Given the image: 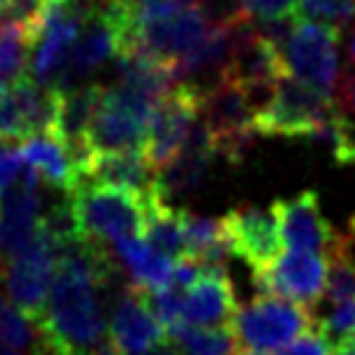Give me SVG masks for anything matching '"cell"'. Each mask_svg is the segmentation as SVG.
Returning a JSON list of instances; mask_svg holds the SVG:
<instances>
[{
    "label": "cell",
    "mask_w": 355,
    "mask_h": 355,
    "mask_svg": "<svg viewBox=\"0 0 355 355\" xmlns=\"http://www.w3.org/2000/svg\"><path fill=\"white\" fill-rule=\"evenodd\" d=\"M110 269L102 245L81 238L63 245L55 282L37 319L50 355H100L107 345L102 290Z\"/></svg>",
    "instance_id": "1"
},
{
    "label": "cell",
    "mask_w": 355,
    "mask_h": 355,
    "mask_svg": "<svg viewBox=\"0 0 355 355\" xmlns=\"http://www.w3.org/2000/svg\"><path fill=\"white\" fill-rule=\"evenodd\" d=\"M152 199L115 186L81 180L78 189L68 193V209L78 238L102 245L131 235H144L146 211Z\"/></svg>",
    "instance_id": "2"
},
{
    "label": "cell",
    "mask_w": 355,
    "mask_h": 355,
    "mask_svg": "<svg viewBox=\"0 0 355 355\" xmlns=\"http://www.w3.org/2000/svg\"><path fill=\"white\" fill-rule=\"evenodd\" d=\"M251 92L230 73L214 76L201 84V118L209 125L217 157L243 165L256 139V110Z\"/></svg>",
    "instance_id": "3"
},
{
    "label": "cell",
    "mask_w": 355,
    "mask_h": 355,
    "mask_svg": "<svg viewBox=\"0 0 355 355\" xmlns=\"http://www.w3.org/2000/svg\"><path fill=\"white\" fill-rule=\"evenodd\" d=\"M66 243L68 241H63V235L47 222V217H42L40 230L21 251H16L8 259V266L3 272V285L8 298L21 311H26L34 322L44 311Z\"/></svg>",
    "instance_id": "4"
},
{
    "label": "cell",
    "mask_w": 355,
    "mask_h": 355,
    "mask_svg": "<svg viewBox=\"0 0 355 355\" xmlns=\"http://www.w3.org/2000/svg\"><path fill=\"white\" fill-rule=\"evenodd\" d=\"M337 112L340 107L334 97L285 73L256 110V131L264 136L306 139L319 123L329 121Z\"/></svg>",
    "instance_id": "5"
},
{
    "label": "cell",
    "mask_w": 355,
    "mask_h": 355,
    "mask_svg": "<svg viewBox=\"0 0 355 355\" xmlns=\"http://www.w3.org/2000/svg\"><path fill=\"white\" fill-rule=\"evenodd\" d=\"M313 324L316 319L311 316L309 306L259 293L248 306H241L235 311L230 332L238 340L241 350L272 353V350H282L285 345L298 340Z\"/></svg>",
    "instance_id": "6"
},
{
    "label": "cell",
    "mask_w": 355,
    "mask_h": 355,
    "mask_svg": "<svg viewBox=\"0 0 355 355\" xmlns=\"http://www.w3.org/2000/svg\"><path fill=\"white\" fill-rule=\"evenodd\" d=\"M159 102L149 100L141 92L115 84L105 87L102 102L89 128V152H125L144 149L149 123Z\"/></svg>",
    "instance_id": "7"
},
{
    "label": "cell",
    "mask_w": 355,
    "mask_h": 355,
    "mask_svg": "<svg viewBox=\"0 0 355 355\" xmlns=\"http://www.w3.org/2000/svg\"><path fill=\"white\" fill-rule=\"evenodd\" d=\"M211 26L214 21L199 0L170 16H136L128 47H136L146 55L175 66L209 37Z\"/></svg>",
    "instance_id": "8"
},
{
    "label": "cell",
    "mask_w": 355,
    "mask_h": 355,
    "mask_svg": "<svg viewBox=\"0 0 355 355\" xmlns=\"http://www.w3.org/2000/svg\"><path fill=\"white\" fill-rule=\"evenodd\" d=\"M290 76L334 97L340 87V29L319 21H298L295 34L282 50Z\"/></svg>",
    "instance_id": "9"
},
{
    "label": "cell",
    "mask_w": 355,
    "mask_h": 355,
    "mask_svg": "<svg viewBox=\"0 0 355 355\" xmlns=\"http://www.w3.org/2000/svg\"><path fill=\"white\" fill-rule=\"evenodd\" d=\"M329 275V259L319 251H288L279 254L275 264L254 272V285L264 295L295 300L313 309L324 298Z\"/></svg>",
    "instance_id": "10"
},
{
    "label": "cell",
    "mask_w": 355,
    "mask_h": 355,
    "mask_svg": "<svg viewBox=\"0 0 355 355\" xmlns=\"http://www.w3.org/2000/svg\"><path fill=\"white\" fill-rule=\"evenodd\" d=\"M201 118V84L180 81L165 100L157 105L144 152L155 167H162L183 149L191 128Z\"/></svg>",
    "instance_id": "11"
},
{
    "label": "cell",
    "mask_w": 355,
    "mask_h": 355,
    "mask_svg": "<svg viewBox=\"0 0 355 355\" xmlns=\"http://www.w3.org/2000/svg\"><path fill=\"white\" fill-rule=\"evenodd\" d=\"M107 340L118 355H141L170 343L165 324L157 319L146 293L133 285L123 290L112 303Z\"/></svg>",
    "instance_id": "12"
},
{
    "label": "cell",
    "mask_w": 355,
    "mask_h": 355,
    "mask_svg": "<svg viewBox=\"0 0 355 355\" xmlns=\"http://www.w3.org/2000/svg\"><path fill=\"white\" fill-rule=\"evenodd\" d=\"M222 222L233 245V254L243 259L254 272H261L279 259L282 233L275 207L241 204L227 211Z\"/></svg>",
    "instance_id": "13"
},
{
    "label": "cell",
    "mask_w": 355,
    "mask_h": 355,
    "mask_svg": "<svg viewBox=\"0 0 355 355\" xmlns=\"http://www.w3.org/2000/svg\"><path fill=\"white\" fill-rule=\"evenodd\" d=\"M277 211L279 233L282 243L295 248V251H319L327 254L332 251L340 241V230L324 217L322 201L316 191H300L293 199H279L272 204Z\"/></svg>",
    "instance_id": "14"
},
{
    "label": "cell",
    "mask_w": 355,
    "mask_h": 355,
    "mask_svg": "<svg viewBox=\"0 0 355 355\" xmlns=\"http://www.w3.org/2000/svg\"><path fill=\"white\" fill-rule=\"evenodd\" d=\"M214 157H217V152H214V139H211L209 125L204 123V118H199L196 125L191 128L183 149L170 162L157 167V193H159V199H180L186 193L199 191L207 175H209Z\"/></svg>",
    "instance_id": "15"
},
{
    "label": "cell",
    "mask_w": 355,
    "mask_h": 355,
    "mask_svg": "<svg viewBox=\"0 0 355 355\" xmlns=\"http://www.w3.org/2000/svg\"><path fill=\"white\" fill-rule=\"evenodd\" d=\"M42 225V201H40V175L26 165L21 180L0 193V256L11 259L16 251L34 238Z\"/></svg>",
    "instance_id": "16"
},
{
    "label": "cell",
    "mask_w": 355,
    "mask_h": 355,
    "mask_svg": "<svg viewBox=\"0 0 355 355\" xmlns=\"http://www.w3.org/2000/svg\"><path fill=\"white\" fill-rule=\"evenodd\" d=\"M84 180L115 186L146 199L157 193V167L146 157L144 149H125V152H94L84 165Z\"/></svg>",
    "instance_id": "17"
},
{
    "label": "cell",
    "mask_w": 355,
    "mask_h": 355,
    "mask_svg": "<svg viewBox=\"0 0 355 355\" xmlns=\"http://www.w3.org/2000/svg\"><path fill=\"white\" fill-rule=\"evenodd\" d=\"M238 298L225 269H204V275L183 295V322L193 327H230Z\"/></svg>",
    "instance_id": "18"
},
{
    "label": "cell",
    "mask_w": 355,
    "mask_h": 355,
    "mask_svg": "<svg viewBox=\"0 0 355 355\" xmlns=\"http://www.w3.org/2000/svg\"><path fill=\"white\" fill-rule=\"evenodd\" d=\"M21 155L26 159V165H32L37 170V175L44 178L58 191L73 193L78 189V183L84 180L76 157L71 155L66 141L58 139L55 133L29 136L21 146Z\"/></svg>",
    "instance_id": "19"
},
{
    "label": "cell",
    "mask_w": 355,
    "mask_h": 355,
    "mask_svg": "<svg viewBox=\"0 0 355 355\" xmlns=\"http://www.w3.org/2000/svg\"><path fill=\"white\" fill-rule=\"evenodd\" d=\"M112 251L118 254V259L128 269L133 288H139L141 293H155V290L170 288L175 259L159 254L155 245L146 243L144 235L121 238V241L112 243Z\"/></svg>",
    "instance_id": "20"
},
{
    "label": "cell",
    "mask_w": 355,
    "mask_h": 355,
    "mask_svg": "<svg viewBox=\"0 0 355 355\" xmlns=\"http://www.w3.org/2000/svg\"><path fill=\"white\" fill-rule=\"evenodd\" d=\"M144 238L149 245H155L159 254L170 259L186 256V233H183V209L170 207L159 196L152 199L144 222Z\"/></svg>",
    "instance_id": "21"
},
{
    "label": "cell",
    "mask_w": 355,
    "mask_h": 355,
    "mask_svg": "<svg viewBox=\"0 0 355 355\" xmlns=\"http://www.w3.org/2000/svg\"><path fill=\"white\" fill-rule=\"evenodd\" d=\"M170 343L189 355H238L241 345L230 327H193L180 322L167 329Z\"/></svg>",
    "instance_id": "22"
},
{
    "label": "cell",
    "mask_w": 355,
    "mask_h": 355,
    "mask_svg": "<svg viewBox=\"0 0 355 355\" xmlns=\"http://www.w3.org/2000/svg\"><path fill=\"white\" fill-rule=\"evenodd\" d=\"M0 343L29 355H50L40 324L26 311L19 309L11 298H3V295H0Z\"/></svg>",
    "instance_id": "23"
},
{
    "label": "cell",
    "mask_w": 355,
    "mask_h": 355,
    "mask_svg": "<svg viewBox=\"0 0 355 355\" xmlns=\"http://www.w3.org/2000/svg\"><path fill=\"white\" fill-rule=\"evenodd\" d=\"M355 220L347 230H340V241L329 251V275H327V290L324 298L327 303H343L355 298Z\"/></svg>",
    "instance_id": "24"
},
{
    "label": "cell",
    "mask_w": 355,
    "mask_h": 355,
    "mask_svg": "<svg viewBox=\"0 0 355 355\" xmlns=\"http://www.w3.org/2000/svg\"><path fill=\"white\" fill-rule=\"evenodd\" d=\"M29 53H32V44H29L26 26L19 21L0 24V78L3 81L24 76L21 71Z\"/></svg>",
    "instance_id": "25"
},
{
    "label": "cell",
    "mask_w": 355,
    "mask_h": 355,
    "mask_svg": "<svg viewBox=\"0 0 355 355\" xmlns=\"http://www.w3.org/2000/svg\"><path fill=\"white\" fill-rule=\"evenodd\" d=\"M298 16L306 21L329 24L345 29L355 21V0H300Z\"/></svg>",
    "instance_id": "26"
},
{
    "label": "cell",
    "mask_w": 355,
    "mask_h": 355,
    "mask_svg": "<svg viewBox=\"0 0 355 355\" xmlns=\"http://www.w3.org/2000/svg\"><path fill=\"white\" fill-rule=\"evenodd\" d=\"M316 327L322 329L329 343L334 340V345L355 337V298L332 303L329 311L316 319Z\"/></svg>",
    "instance_id": "27"
},
{
    "label": "cell",
    "mask_w": 355,
    "mask_h": 355,
    "mask_svg": "<svg viewBox=\"0 0 355 355\" xmlns=\"http://www.w3.org/2000/svg\"><path fill=\"white\" fill-rule=\"evenodd\" d=\"M298 6L300 0H238L233 13L248 21H269L282 16H298Z\"/></svg>",
    "instance_id": "28"
},
{
    "label": "cell",
    "mask_w": 355,
    "mask_h": 355,
    "mask_svg": "<svg viewBox=\"0 0 355 355\" xmlns=\"http://www.w3.org/2000/svg\"><path fill=\"white\" fill-rule=\"evenodd\" d=\"M24 170H26V159L21 149H13L8 141H0V193L13 189L21 180Z\"/></svg>",
    "instance_id": "29"
},
{
    "label": "cell",
    "mask_w": 355,
    "mask_h": 355,
    "mask_svg": "<svg viewBox=\"0 0 355 355\" xmlns=\"http://www.w3.org/2000/svg\"><path fill=\"white\" fill-rule=\"evenodd\" d=\"M277 355H332V343L324 337L319 327H311L298 340H293L282 350H277Z\"/></svg>",
    "instance_id": "30"
},
{
    "label": "cell",
    "mask_w": 355,
    "mask_h": 355,
    "mask_svg": "<svg viewBox=\"0 0 355 355\" xmlns=\"http://www.w3.org/2000/svg\"><path fill=\"white\" fill-rule=\"evenodd\" d=\"M193 3L199 0H136V8H139V16H170Z\"/></svg>",
    "instance_id": "31"
},
{
    "label": "cell",
    "mask_w": 355,
    "mask_h": 355,
    "mask_svg": "<svg viewBox=\"0 0 355 355\" xmlns=\"http://www.w3.org/2000/svg\"><path fill=\"white\" fill-rule=\"evenodd\" d=\"M332 355H355V337L350 340H343L332 347Z\"/></svg>",
    "instance_id": "32"
},
{
    "label": "cell",
    "mask_w": 355,
    "mask_h": 355,
    "mask_svg": "<svg viewBox=\"0 0 355 355\" xmlns=\"http://www.w3.org/2000/svg\"><path fill=\"white\" fill-rule=\"evenodd\" d=\"M347 58H350V63L355 66V32L347 37Z\"/></svg>",
    "instance_id": "33"
},
{
    "label": "cell",
    "mask_w": 355,
    "mask_h": 355,
    "mask_svg": "<svg viewBox=\"0 0 355 355\" xmlns=\"http://www.w3.org/2000/svg\"><path fill=\"white\" fill-rule=\"evenodd\" d=\"M0 355H21L16 347H11V345H6V343H0Z\"/></svg>",
    "instance_id": "34"
},
{
    "label": "cell",
    "mask_w": 355,
    "mask_h": 355,
    "mask_svg": "<svg viewBox=\"0 0 355 355\" xmlns=\"http://www.w3.org/2000/svg\"><path fill=\"white\" fill-rule=\"evenodd\" d=\"M141 355H173L167 347H159V350H149V353H141Z\"/></svg>",
    "instance_id": "35"
},
{
    "label": "cell",
    "mask_w": 355,
    "mask_h": 355,
    "mask_svg": "<svg viewBox=\"0 0 355 355\" xmlns=\"http://www.w3.org/2000/svg\"><path fill=\"white\" fill-rule=\"evenodd\" d=\"M238 355H269V353H261V350H241Z\"/></svg>",
    "instance_id": "36"
},
{
    "label": "cell",
    "mask_w": 355,
    "mask_h": 355,
    "mask_svg": "<svg viewBox=\"0 0 355 355\" xmlns=\"http://www.w3.org/2000/svg\"><path fill=\"white\" fill-rule=\"evenodd\" d=\"M0 6H3V0H0Z\"/></svg>",
    "instance_id": "37"
}]
</instances>
